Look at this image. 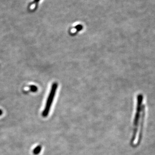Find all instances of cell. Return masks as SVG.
Listing matches in <instances>:
<instances>
[{
  "mask_svg": "<svg viewBox=\"0 0 155 155\" xmlns=\"http://www.w3.org/2000/svg\"><path fill=\"white\" fill-rule=\"evenodd\" d=\"M58 87V84L57 83V82H54L52 85L51 91H50L48 97L45 107L44 110L42 113V116L43 117H47L49 113L50 109H51V107L52 104Z\"/></svg>",
  "mask_w": 155,
  "mask_h": 155,
  "instance_id": "7a4b0ae2",
  "label": "cell"
},
{
  "mask_svg": "<svg viewBox=\"0 0 155 155\" xmlns=\"http://www.w3.org/2000/svg\"><path fill=\"white\" fill-rule=\"evenodd\" d=\"M2 114V110H0V116H1Z\"/></svg>",
  "mask_w": 155,
  "mask_h": 155,
  "instance_id": "52a82bcc",
  "label": "cell"
},
{
  "mask_svg": "<svg viewBox=\"0 0 155 155\" xmlns=\"http://www.w3.org/2000/svg\"><path fill=\"white\" fill-rule=\"evenodd\" d=\"M75 28L78 31H80L82 28V26L81 25H78L75 27Z\"/></svg>",
  "mask_w": 155,
  "mask_h": 155,
  "instance_id": "8992f818",
  "label": "cell"
},
{
  "mask_svg": "<svg viewBox=\"0 0 155 155\" xmlns=\"http://www.w3.org/2000/svg\"><path fill=\"white\" fill-rule=\"evenodd\" d=\"M143 96L142 94L137 95V110L136 113L135 118H134V131L133 135L132 137V142L135 140L137 130L138 129L139 123L140 118L143 115H145V106L143 104Z\"/></svg>",
  "mask_w": 155,
  "mask_h": 155,
  "instance_id": "6da1fadb",
  "label": "cell"
},
{
  "mask_svg": "<svg viewBox=\"0 0 155 155\" xmlns=\"http://www.w3.org/2000/svg\"><path fill=\"white\" fill-rule=\"evenodd\" d=\"M41 149L42 147L41 146H38L33 150V153L35 155H38L41 151Z\"/></svg>",
  "mask_w": 155,
  "mask_h": 155,
  "instance_id": "277c9868",
  "label": "cell"
},
{
  "mask_svg": "<svg viewBox=\"0 0 155 155\" xmlns=\"http://www.w3.org/2000/svg\"><path fill=\"white\" fill-rule=\"evenodd\" d=\"M30 90L31 91L33 92H35L37 90V87L36 86H34V85H31L30 86Z\"/></svg>",
  "mask_w": 155,
  "mask_h": 155,
  "instance_id": "5b68a950",
  "label": "cell"
},
{
  "mask_svg": "<svg viewBox=\"0 0 155 155\" xmlns=\"http://www.w3.org/2000/svg\"><path fill=\"white\" fill-rule=\"evenodd\" d=\"M40 0H34L33 2L30 3L29 5H28V9L30 10V11L32 10H35L36 8H37L38 6L39 2Z\"/></svg>",
  "mask_w": 155,
  "mask_h": 155,
  "instance_id": "3957f363",
  "label": "cell"
}]
</instances>
